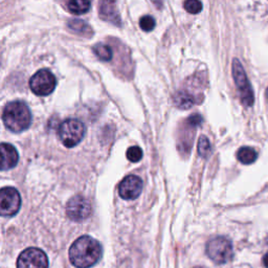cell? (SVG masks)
I'll return each instance as SVG.
<instances>
[{"label":"cell","instance_id":"obj_24","mask_svg":"<svg viewBox=\"0 0 268 268\" xmlns=\"http://www.w3.org/2000/svg\"><path fill=\"white\" fill-rule=\"evenodd\" d=\"M263 265L268 268V253L263 257Z\"/></svg>","mask_w":268,"mask_h":268},{"label":"cell","instance_id":"obj_8","mask_svg":"<svg viewBox=\"0 0 268 268\" xmlns=\"http://www.w3.org/2000/svg\"><path fill=\"white\" fill-rule=\"evenodd\" d=\"M17 268H48L47 256L39 248L30 247L18 257Z\"/></svg>","mask_w":268,"mask_h":268},{"label":"cell","instance_id":"obj_3","mask_svg":"<svg viewBox=\"0 0 268 268\" xmlns=\"http://www.w3.org/2000/svg\"><path fill=\"white\" fill-rule=\"evenodd\" d=\"M85 136V126L84 124L76 119H68L60 125L59 137L65 147L74 148Z\"/></svg>","mask_w":268,"mask_h":268},{"label":"cell","instance_id":"obj_5","mask_svg":"<svg viewBox=\"0 0 268 268\" xmlns=\"http://www.w3.org/2000/svg\"><path fill=\"white\" fill-rule=\"evenodd\" d=\"M233 77L235 80V84L238 88L241 102L244 104V106H253L255 102L253 88L246 77L242 64H241V62L238 59H234L233 61Z\"/></svg>","mask_w":268,"mask_h":268},{"label":"cell","instance_id":"obj_4","mask_svg":"<svg viewBox=\"0 0 268 268\" xmlns=\"http://www.w3.org/2000/svg\"><path fill=\"white\" fill-rule=\"evenodd\" d=\"M207 255L216 264H225L234 257V248L225 237H215L207 244Z\"/></svg>","mask_w":268,"mask_h":268},{"label":"cell","instance_id":"obj_13","mask_svg":"<svg viewBox=\"0 0 268 268\" xmlns=\"http://www.w3.org/2000/svg\"><path fill=\"white\" fill-rule=\"evenodd\" d=\"M174 103L175 105L180 109H190L192 106L196 103V96H194L192 93L181 90L178 91L174 96Z\"/></svg>","mask_w":268,"mask_h":268},{"label":"cell","instance_id":"obj_26","mask_svg":"<svg viewBox=\"0 0 268 268\" xmlns=\"http://www.w3.org/2000/svg\"><path fill=\"white\" fill-rule=\"evenodd\" d=\"M194 268H202V267H199V266H197V267H194Z\"/></svg>","mask_w":268,"mask_h":268},{"label":"cell","instance_id":"obj_21","mask_svg":"<svg viewBox=\"0 0 268 268\" xmlns=\"http://www.w3.org/2000/svg\"><path fill=\"white\" fill-rule=\"evenodd\" d=\"M127 158L132 163H138L142 158V151L139 147H130L127 150Z\"/></svg>","mask_w":268,"mask_h":268},{"label":"cell","instance_id":"obj_2","mask_svg":"<svg viewBox=\"0 0 268 268\" xmlns=\"http://www.w3.org/2000/svg\"><path fill=\"white\" fill-rule=\"evenodd\" d=\"M2 120L8 130L18 133L26 130L31 126L32 113L25 103L14 101L4 107Z\"/></svg>","mask_w":268,"mask_h":268},{"label":"cell","instance_id":"obj_12","mask_svg":"<svg viewBox=\"0 0 268 268\" xmlns=\"http://www.w3.org/2000/svg\"><path fill=\"white\" fill-rule=\"evenodd\" d=\"M117 0H100V16L105 20L120 25V18L115 10Z\"/></svg>","mask_w":268,"mask_h":268},{"label":"cell","instance_id":"obj_7","mask_svg":"<svg viewBox=\"0 0 268 268\" xmlns=\"http://www.w3.org/2000/svg\"><path fill=\"white\" fill-rule=\"evenodd\" d=\"M20 194L15 187L5 186L0 191V214L2 216H14L20 210Z\"/></svg>","mask_w":268,"mask_h":268},{"label":"cell","instance_id":"obj_23","mask_svg":"<svg viewBox=\"0 0 268 268\" xmlns=\"http://www.w3.org/2000/svg\"><path fill=\"white\" fill-rule=\"evenodd\" d=\"M151 1L153 2L155 4V6L158 8L162 7V5H163V0H151Z\"/></svg>","mask_w":268,"mask_h":268},{"label":"cell","instance_id":"obj_20","mask_svg":"<svg viewBox=\"0 0 268 268\" xmlns=\"http://www.w3.org/2000/svg\"><path fill=\"white\" fill-rule=\"evenodd\" d=\"M156 25L155 19L152 16H144L142 18H140L139 20V28L144 31V32H151L153 31Z\"/></svg>","mask_w":268,"mask_h":268},{"label":"cell","instance_id":"obj_25","mask_svg":"<svg viewBox=\"0 0 268 268\" xmlns=\"http://www.w3.org/2000/svg\"><path fill=\"white\" fill-rule=\"evenodd\" d=\"M266 95H267V99H268V89L266 90Z\"/></svg>","mask_w":268,"mask_h":268},{"label":"cell","instance_id":"obj_17","mask_svg":"<svg viewBox=\"0 0 268 268\" xmlns=\"http://www.w3.org/2000/svg\"><path fill=\"white\" fill-rule=\"evenodd\" d=\"M93 52L95 53V56L97 58L104 62L110 61L113 56L111 47L109 45H107V44H103V43L95 44L93 47Z\"/></svg>","mask_w":268,"mask_h":268},{"label":"cell","instance_id":"obj_10","mask_svg":"<svg viewBox=\"0 0 268 268\" xmlns=\"http://www.w3.org/2000/svg\"><path fill=\"white\" fill-rule=\"evenodd\" d=\"M142 191V180L138 176L125 177L119 185V194L125 200L136 199Z\"/></svg>","mask_w":268,"mask_h":268},{"label":"cell","instance_id":"obj_19","mask_svg":"<svg viewBox=\"0 0 268 268\" xmlns=\"http://www.w3.org/2000/svg\"><path fill=\"white\" fill-rule=\"evenodd\" d=\"M211 144L207 136H201L198 141V153L202 157H208L211 154Z\"/></svg>","mask_w":268,"mask_h":268},{"label":"cell","instance_id":"obj_22","mask_svg":"<svg viewBox=\"0 0 268 268\" xmlns=\"http://www.w3.org/2000/svg\"><path fill=\"white\" fill-rule=\"evenodd\" d=\"M186 123L193 128L198 127L202 123V118L200 117L199 114H194V115H191V117L186 120Z\"/></svg>","mask_w":268,"mask_h":268},{"label":"cell","instance_id":"obj_16","mask_svg":"<svg viewBox=\"0 0 268 268\" xmlns=\"http://www.w3.org/2000/svg\"><path fill=\"white\" fill-rule=\"evenodd\" d=\"M68 28L79 35L85 36V37H90V36L92 35L91 28L83 20H80V19L70 20L68 22Z\"/></svg>","mask_w":268,"mask_h":268},{"label":"cell","instance_id":"obj_9","mask_svg":"<svg viewBox=\"0 0 268 268\" xmlns=\"http://www.w3.org/2000/svg\"><path fill=\"white\" fill-rule=\"evenodd\" d=\"M66 214L70 220L81 222L86 220L91 214V204L85 197L77 195L71 198L66 205Z\"/></svg>","mask_w":268,"mask_h":268},{"label":"cell","instance_id":"obj_18","mask_svg":"<svg viewBox=\"0 0 268 268\" xmlns=\"http://www.w3.org/2000/svg\"><path fill=\"white\" fill-rule=\"evenodd\" d=\"M183 7L187 13L196 15L202 11V3L199 0H185Z\"/></svg>","mask_w":268,"mask_h":268},{"label":"cell","instance_id":"obj_1","mask_svg":"<svg viewBox=\"0 0 268 268\" xmlns=\"http://www.w3.org/2000/svg\"><path fill=\"white\" fill-rule=\"evenodd\" d=\"M102 257L99 241L90 236L78 238L69 248V260L77 268H89L95 265Z\"/></svg>","mask_w":268,"mask_h":268},{"label":"cell","instance_id":"obj_14","mask_svg":"<svg viewBox=\"0 0 268 268\" xmlns=\"http://www.w3.org/2000/svg\"><path fill=\"white\" fill-rule=\"evenodd\" d=\"M90 0H69L67 8L75 15H83L90 10Z\"/></svg>","mask_w":268,"mask_h":268},{"label":"cell","instance_id":"obj_6","mask_svg":"<svg viewBox=\"0 0 268 268\" xmlns=\"http://www.w3.org/2000/svg\"><path fill=\"white\" fill-rule=\"evenodd\" d=\"M57 85L56 77L48 69L37 71L30 81L32 91L39 96H46L55 90Z\"/></svg>","mask_w":268,"mask_h":268},{"label":"cell","instance_id":"obj_11","mask_svg":"<svg viewBox=\"0 0 268 268\" xmlns=\"http://www.w3.org/2000/svg\"><path fill=\"white\" fill-rule=\"evenodd\" d=\"M0 150H1L2 171L15 168L18 164V160H19V155H18V152L15 149V147L12 146L11 144L3 142V144H1V147H0Z\"/></svg>","mask_w":268,"mask_h":268},{"label":"cell","instance_id":"obj_15","mask_svg":"<svg viewBox=\"0 0 268 268\" xmlns=\"http://www.w3.org/2000/svg\"><path fill=\"white\" fill-rule=\"evenodd\" d=\"M258 154L255 149L251 147H242L237 152V158L241 164L251 165L256 162Z\"/></svg>","mask_w":268,"mask_h":268}]
</instances>
